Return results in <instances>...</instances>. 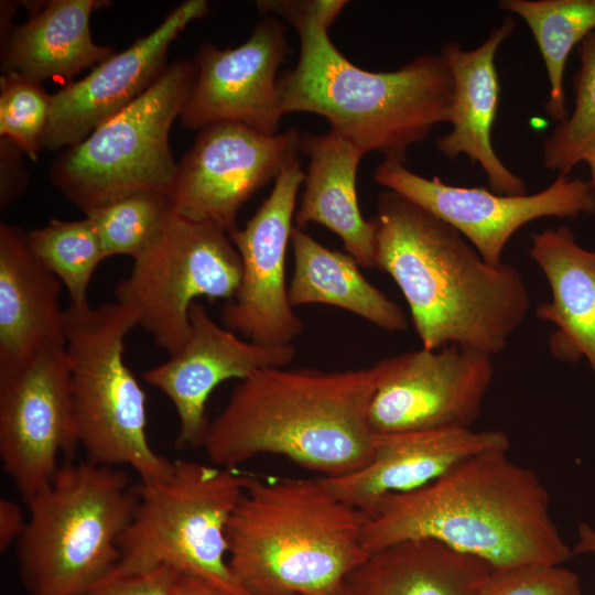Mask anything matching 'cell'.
<instances>
[{
    "label": "cell",
    "instance_id": "obj_1",
    "mask_svg": "<svg viewBox=\"0 0 595 595\" xmlns=\"http://www.w3.org/2000/svg\"><path fill=\"white\" fill-rule=\"evenodd\" d=\"M370 220L375 268L399 286L422 348L506 349L531 306L515 267L486 262L451 225L389 190Z\"/></svg>",
    "mask_w": 595,
    "mask_h": 595
},
{
    "label": "cell",
    "instance_id": "obj_2",
    "mask_svg": "<svg viewBox=\"0 0 595 595\" xmlns=\"http://www.w3.org/2000/svg\"><path fill=\"white\" fill-rule=\"evenodd\" d=\"M507 452L473 455L420 489L380 498L366 515V551L432 539L493 570L562 565L573 553L551 517L549 493Z\"/></svg>",
    "mask_w": 595,
    "mask_h": 595
},
{
    "label": "cell",
    "instance_id": "obj_3",
    "mask_svg": "<svg viewBox=\"0 0 595 595\" xmlns=\"http://www.w3.org/2000/svg\"><path fill=\"white\" fill-rule=\"evenodd\" d=\"M377 381L376 365L344 371L258 369L238 381L208 423L202 447L220 467L274 454L323 478L350 474L374 454L368 410Z\"/></svg>",
    "mask_w": 595,
    "mask_h": 595
},
{
    "label": "cell",
    "instance_id": "obj_4",
    "mask_svg": "<svg viewBox=\"0 0 595 595\" xmlns=\"http://www.w3.org/2000/svg\"><path fill=\"white\" fill-rule=\"evenodd\" d=\"M299 33L296 65L278 79L282 115L311 112L366 154L405 163L408 150L448 122L453 78L441 54H422L393 72H369L346 58L315 18L286 20Z\"/></svg>",
    "mask_w": 595,
    "mask_h": 595
},
{
    "label": "cell",
    "instance_id": "obj_5",
    "mask_svg": "<svg viewBox=\"0 0 595 595\" xmlns=\"http://www.w3.org/2000/svg\"><path fill=\"white\" fill-rule=\"evenodd\" d=\"M365 519L322 477H249L226 530L229 570L247 595H342L369 555Z\"/></svg>",
    "mask_w": 595,
    "mask_h": 595
},
{
    "label": "cell",
    "instance_id": "obj_6",
    "mask_svg": "<svg viewBox=\"0 0 595 595\" xmlns=\"http://www.w3.org/2000/svg\"><path fill=\"white\" fill-rule=\"evenodd\" d=\"M126 473L90 462L61 465L30 500L18 540L28 595H76L117 565L137 504Z\"/></svg>",
    "mask_w": 595,
    "mask_h": 595
},
{
    "label": "cell",
    "instance_id": "obj_7",
    "mask_svg": "<svg viewBox=\"0 0 595 595\" xmlns=\"http://www.w3.org/2000/svg\"><path fill=\"white\" fill-rule=\"evenodd\" d=\"M134 326L132 313L118 302L65 310L78 444L88 462L127 465L148 482L169 475L173 462L150 445L147 396L125 361V338Z\"/></svg>",
    "mask_w": 595,
    "mask_h": 595
},
{
    "label": "cell",
    "instance_id": "obj_8",
    "mask_svg": "<svg viewBox=\"0 0 595 595\" xmlns=\"http://www.w3.org/2000/svg\"><path fill=\"white\" fill-rule=\"evenodd\" d=\"M248 479L230 467L178 459L165 477L140 480L113 570L137 573L169 566L247 595L228 566L226 530Z\"/></svg>",
    "mask_w": 595,
    "mask_h": 595
},
{
    "label": "cell",
    "instance_id": "obj_9",
    "mask_svg": "<svg viewBox=\"0 0 595 595\" xmlns=\"http://www.w3.org/2000/svg\"><path fill=\"white\" fill-rule=\"evenodd\" d=\"M195 77V62L167 66L143 95L53 162L52 183L84 214L136 193L167 192L177 172L170 131Z\"/></svg>",
    "mask_w": 595,
    "mask_h": 595
},
{
    "label": "cell",
    "instance_id": "obj_10",
    "mask_svg": "<svg viewBox=\"0 0 595 595\" xmlns=\"http://www.w3.org/2000/svg\"><path fill=\"white\" fill-rule=\"evenodd\" d=\"M241 273L240 255L226 230L174 214L161 237L133 259L116 298L171 356L188 335L191 305L198 298L232 299Z\"/></svg>",
    "mask_w": 595,
    "mask_h": 595
},
{
    "label": "cell",
    "instance_id": "obj_11",
    "mask_svg": "<svg viewBox=\"0 0 595 595\" xmlns=\"http://www.w3.org/2000/svg\"><path fill=\"white\" fill-rule=\"evenodd\" d=\"M374 181L451 225L494 266L504 263L508 241L526 224L547 217L595 214L591 182L569 175H558L538 193L505 195L483 187L446 184L436 176H422L403 163L385 159L376 167Z\"/></svg>",
    "mask_w": 595,
    "mask_h": 595
},
{
    "label": "cell",
    "instance_id": "obj_12",
    "mask_svg": "<svg viewBox=\"0 0 595 595\" xmlns=\"http://www.w3.org/2000/svg\"><path fill=\"white\" fill-rule=\"evenodd\" d=\"M78 445L65 346L0 371V458L25 502L51 483L57 457Z\"/></svg>",
    "mask_w": 595,
    "mask_h": 595
},
{
    "label": "cell",
    "instance_id": "obj_13",
    "mask_svg": "<svg viewBox=\"0 0 595 595\" xmlns=\"http://www.w3.org/2000/svg\"><path fill=\"white\" fill-rule=\"evenodd\" d=\"M375 365L368 422L376 434L470 429L494 376L493 356L458 345L421 347Z\"/></svg>",
    "mask_w": 595,
    "mask_h": 595
},
{
    "label": "cell",
    "instance_id": "obj_14",
    "mask_svg": "<svg viewBox=\"0 0 595 595\" xmlns=\"http://www.w3.org/2000/svg\"><path fill=\"white\" fill-rule=\"evenodd\" d=\"M300 142L294 128L272 136L232 121L202 128L167 191L174 214L230 234L241 206L299 156Z\"/></svg>",
    "mask_w": 595,
    "mask_h": 595
},
{
    "label": "cell",
    "instance_id": "obj_15",
    "mask_svg": "<svg viewBox=\"0 0 595 595\" xmlns=\"http://www.w3.org/2000/svg\"><path fill=\"white\" fill-rule=\"evenodd\" d=\"M304 175L299 156L289 161L256 214L244 228L229 234L242 273L236 294L221 309V323L267 347L293 345L303 332L302 320L289 301L285 258Z\"/></svg>",
    "mask_w": 595,
    "mask_h": 595
},
{
    "label": "cell",
    "instance_id": "obj_16",
    "mask_svg": "<svg viewBox=\"0 0 595 595\" xmlns=\"http://www.w3.org/2000/svg\"><path fill=\"white\" fill-rule=\"evenodd\" d=\"M291 46L277 17L259 21L239 46L218 48L204 43L195 56L196 77L180 116L185 128L232 121L260 133H279L283 117L278 71Z\"/></svg>",
    "mask_w": 595,
    "mask_h": 595
},
{
    "label": "cell",
    "instance_id": "obj_17",
    "mask_svg": "<svg viewBox=\"0 0 595 595\" xmlns=\"http://www.w3.org/2000/svg\"><path fill=\"white\" fill-rule=\"evenodd\" d=\"M208 11L205 0L178 4L148 35L52 94L42 149L54 151L79 143L143 95L167 68L170 45Z\"/></svg>",
    "mask_w": 595,
    "mask_h": 595
},
{
    "label": "cell",
    "instance_id": "obj_18",
    "mask_svg": "<svg viewBox=\"0 0 595 595\" xmlns=\"http://www.w3.org/2000/svg\"><path fill=\"white\" fill-rule=\"evenodd\" d=\"M295 353L294 344L267 347L239 337L217 324L195 301L182 347L142 377L174 405L178 419L177 446L197 447L202 446L207 431L206 403L215 388L229 379L242 380L258 369L285 367Z\"/></svg>",
    "mask_w": 595,
    "mask_h": 595
},
{
    "label": "cell",
    "instance_id": "obj_19",
    "mask_svg": "<svg viewBox=\"0 0 595 595\" xmlns=\"http://www.w3.org/2000/svg\"><path fill=\"white\" fill-rule=\"evenodd\" d=\"M509 445V436L497 430L441 428L376 434L366 466L322 478L338 499L367 515L386 495L420 489L473 455L508 451Z\"/></svg>",
    "mask_w": 595,
    "mask_h": 595
},
{
    "label": "cell",
    "instance_id": "obj_20",
    "mask_svg": "<svg viewBox=\"0 0 595 595\" xmlns=\"http://www.w3.org/2000/svg\"><path fill=\"white\" fill-rule=\"evenodd\" d=\"M515 28V20L506 17L479 46L464 50L458 41H450L440 52L453 78L452 129L436 140V147L452 160L467 155L484 171L491 191L505 195L527 194L524 178L504 164L491 142L500 95L496 54Z\"/></svg>",
    "mask_w": 595,
    "mask_h": 595
},
{
    "label": "cell",
    "instance_id": "obj_21",
    "mask_svg": "<svg viewBox=\"0 0 595 595\" xmlns=\"http://www.w3.org/2000/svg\"><path fill=\"white\" fill-rule=\"evenodd\" d=\"M61 281L31 251L26 232L0 224V371L65 346Z\"/></svg>",
    "mask_w": 595,
    "mask_h": 595
},
{
    "label": "cell",
    "instance_id": "obj_22",
    "mask_svg": "<svg viewBox=\"0 0 595 595\" xmlns=\"http://www.w3.org/2000/svg\"><path fill=\"white\" fill-rule=\"evenodd\" d=\"M530 242L529 256L551 291V300L536 309L556 327L550 350L567 363L584 357L595 377V250L582 247L566 226L533 232Z\"/></svg>",
    "mask_w": 595,
    "mask_h": 595
},
{
    "label": "cell",
    "instance_id": "obj_23",
    "mask_svg": "<svg viewBox=\"0 0 595 595\" xmlns=\"http://www.w3.org/2000/svg\"><path fill=\"white\" fill-rule=\"evenodd\" d=\"M109 6L100 0L31 2L30 18L4 35L1 68L35 82L71 79L94 68L115 51L94 42L90 17Z\"/></svg>",
    "mask_w": 595,
    "mask_h": 595
},
{
    "label": "cell",
    "instance_id": "obj_24",
    "mask_svg": "<svg viewBox=\"0 0 595 595\" xmlns=\"http://www.w3.org/2000/svg\"><path fill=\"white\" fill-rule=\"evenodd\" d=\"M300 152L310 162L294 216L296 227L316 223L328 228L360 267L375 268V228L360 212L356 190L357 170L366 153L331 129L301 136Z\"/></svg>",
    "mask_w": 595,
    "mask_h": 595
},
{
    "label": "cell",
    "instance_id": "obj_25",
    "mask_svg": "<svg viewBox=\"0 0 595 595\" xmlns=\"http://www.w3.org/2000/svg\"><path fill=\"white\" fill-rule=\"evenodd\" d=\"M491 571L484 561L432 539H409L369 555L342 595H479Z\"/></svg>",
    "mask_w": 595,
    "mask_h": 595
},
{
    "label": "cell",
    "instance_id": "obj_26",
    "mask_svg": "<svg viewBox=\"0 0 595 595\" xmlns=\"http://www.w3.org/2000/svg\"><path fill=\"white\" fill-rule=\"evenodd\" d=\"M294 269L288 286L292 307L321 303L346 310L390 332H404L402 309L370 283L348 253L333 250L294 227L291 236Z\"/></svg>",
    "mask_w": 595,
    "mask_h": 595
},
{
    "label": "cell",
    "instance_id": "obj_27",
    "mask_svg": "<svg viewBox=\"0 0 595 595\" xmlns=\"http://www.w3.org/2000/svg\"><path fill=\"white\" fill-rule=\"evenodd\" d=\"M498 7L520 17L531 30L548 75V115L567 119L564 72L571 51L595 31V0H501Z\"/></svg>",
    "mask_w": 595,
    "mask_h": 595
},
{
    "label": "cell",
    "instance_id": "obj_28",
    "mask_svg": "<svg viewBox=\"0 0 595 595\" xmlns=\"http://www.w3.org/2000/svg\"><path fill=\"white\" fill-rule=\"evenodd\" d=\"M34 256L67 290L71 305L88 304L87 291L97 267L107 259L93 223L52 219L26 232Z\"/></svg>",
    "mask_w": 595,
    "mask_h": 595
},
{
    "label": "cell",
    "instance_id": "obj_29",
    "mask_svg": "<svg viewBox=\"0 0 595 595\" xmlns=\"http://www.w3.org/2000/svg\"><path fill=\"white\" fill-rule=\"evenodd\" d=\"M85 216L95 226L107 258L123 255L136 259L161 237L174 212L166 191H145Z\"/></svg>",
    "mask_w": 595,
    "mask_h": 595
},
{
    "label": "cell",
    "instance_id": "obj_30",
    "mask_svg": "<svg viewBox=\"0 0 595 595\" xmlns=\"http://www.w3.org/2000/svg\"><path fill=\"white\" fill-rule=\"evenodd\" d=\"M580 67L573 77L574 108L542 145V162L558 175H569L595 141V31L576 48Z\"/></svg>",
    "mask_w": 595,
    "mask_h": 595
},
{
    "label": "cell",
    "instance_id": "obj_31",
    "mask_svg": "<svg viewBox=\"0 0 595 595\" xmlns=\"http://www.w3.org/2000/svg\"><path fill=\"white\" fill-rule=\"evenodd\" d=\"M51 110V95L42 83L15 72L0 77V136L36 160Z\"/></svg>",
    "mask_w": 595,
    "mask_h": 595
},
{
    "label": "cell",
    "instance_id": "obj_32",
    "mask_svg": "<svg viewBox=\"0 0 595 595\" xmlns=\"http://www.w3.org/2000/svg\"><path fill=\"white\" fill-rule=\"evenodd\" d=\"M479 595H583L578 575L554 564H527L489 572Z\"/></svg>",
    "mask_w": 595,
    "mask_h": 595
},
{
    "label": "cell",
    "instance_id": "obj_33",
    "mask_svg": "<svg viewBox=\"0 0 595 595\" xmlns=\"http://www.w3.org/2000/svg\"><path fill=\"white\" fill-rule=\"evenodd\" d=\"M177 573L169 566L137 573L112 570L76 595H165Z\"/></svg>",
    "mask_w": 595,
    "mask_h": 595
},
{
    "label": "cell",
    "instance_id": "obj_34",
    "mask_svg": "<svg viewBox=\"0 0 595 595\" xmlns=\"http://www.w3.org/2000/svg\"><path fill=\"white\" fill-rule=\"evenodd\" d=\"M1 151V177H0V206L10 205L21 193L25 180L21 167V154L23 153L13 142L0 138Z\"/></svg>",
    "mask_w": 595,
    "mask_h": 595
},
{
    "label": "cell",
    "instance_id": "obj_35",
    "mask_svg": "<svg viewBox=\"0 0 595 595\" xmlns=\"http://www.w3.org/2000/svg\"><path fill=\"white\" fill-rule=\"evenodd\" d=\"M278 2L283 3L306 15L318 19L327 30L333 24L335 19L340 14L344 7L348 3L345 0H271L257 1V8L262 14L273 15L271 11L272 6Z\"/></svg>",
    "mask_w": 595,
    "mask_h": 595
},
{
    "label": "cell",
    "instance_id": "obj_36",
    "mask_svg": "<svg viewBox=\"0 0 595 595\" xmlns=\"http://www.w3.org/2000/svg\"><path fill=\"white\" fill-rule=\"evenodd\" d=\"M28 518L12 500H0V550L6 551L22 536Z\"/></svg>",
    "mask_w": 595,
    "mask_h": 595
},
{
    "label": "cell",
    "instance_id": "obj_37",
    "mask_svg": "<svg viewBox=\"0 0 595 595\" xmlns=\"http://www.w3.org/2000/svg\"><path fill=\"white\" fill-rule=\"evenodd\" d=\"M165 595H235L221 586L194 574L177 573Z\"/></svg>",
    "mask_w": 595,
    "mask_h": 595
},
{
    "label": "cell",
    "instance_id": "obj_38",
    "mask_svg": "<svg viewBox=\"0 0 595 595\" xmlns=\"http://www.w3.org/2000/svg\"><path fill=\"white\" fill-rule=\"evenodd\" d=\"M573 555L592 553L595 555V529L586 522H581L577 529V541L572 550Z\"/></svg>",
    "mask_w": 595,
    "mask_h": 595
},
{
    "label": "cell",
    "instance_id": "obj_39",
    "mask_svg": "<svg viewBox=\"0 0 595 595\" xmlns=\"http://www.w3.org/2000/svg\"><path fill=\"white\" fill-rule=\"evenodd\" d=\"M583 161L586 162L591 174V184L595 191V141L586 150Z\"/></svg>",
    "mask_w": 595,
    "mask_h": 595
},
{
    "label": "cell",
    "instance_id": "obj_40",
    "mask_svg": "<svg viewBox=\"0 0 595 595\" xmlns=\"http://www.w3.org/2000/svg\"><path fill=\"white\" fill-rule=\"evenodd\" d=\"M288 595H298V594H288Z\"/></svg>",
    "mask_w": 595,
    "mask_h": 595
}]
</instances>
